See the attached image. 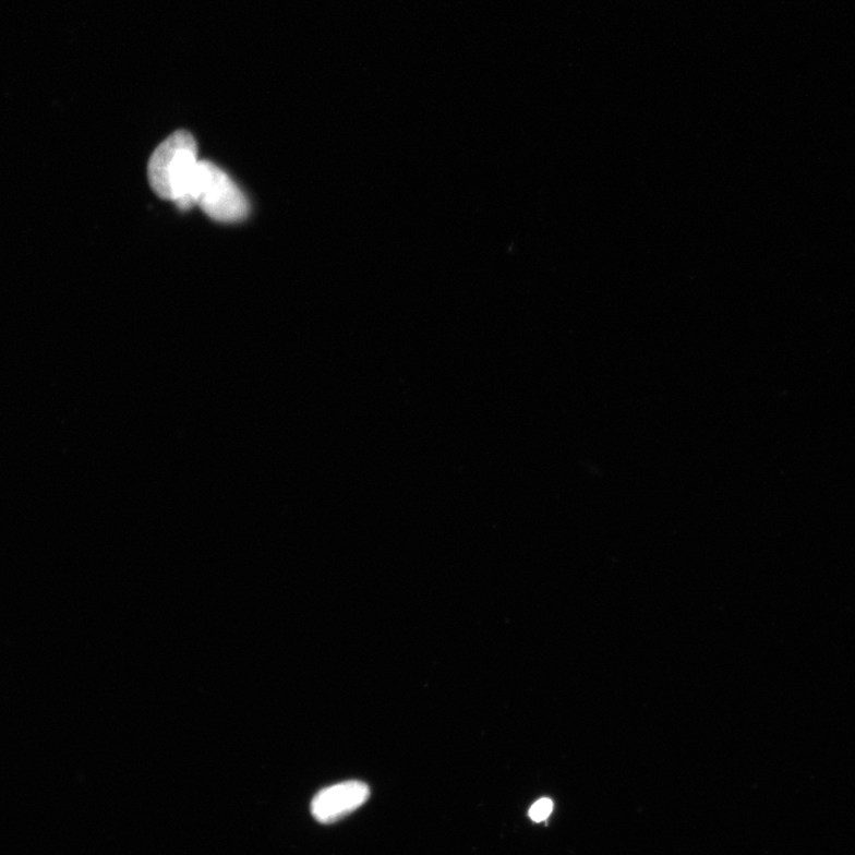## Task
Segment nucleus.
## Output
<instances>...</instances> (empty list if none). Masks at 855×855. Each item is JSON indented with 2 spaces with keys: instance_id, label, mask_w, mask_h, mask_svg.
<instances>
[{
  "instance_id": "1",
  "label": "nucleus",
  "mask_w": 855,
  "mask_h": 855,
  "mask_svg": "<svg viewBox=\"0 0 855 855\" xmlns=\"http://www.w3.org/2000/svg\"><path fill=\"white\" fill-rule=\"evenodd\" d=\"M197 144L189 131H177L157 146L148 166V179L157 196L180 209L193 207L191 191L198 166Z\"/></svg>"
},
{
  "instance_id": "3",
  "label": "nucleus",
  "mask_w": 855,
  "mask_h": 855,
  "mask_svg": "<svg viewBox=\"0 0 855 855\" xmlns=\"http://www.w3.org/2000/svg\"><path fill=\"white\" fill-rule=\"evenodd\" d=\"M370 787L360 781H347L326 787L312 802V814L320 823H336L366 804Z\"/></svg>"
},
{
  "instance_id": "4",
  "label": "nucleus",
  "mask_w": 855,
  "mask_h": 855,
  "mask_svg": "<svg viewBox=\"0 0 855 855\" xmlns=\"http://www.w3.org/2000/svg\"><path fill=\"white\" fill-rule=\"evenodd\" d=\"M554 808L553 800L551 798H541L533 804L529 810V817L534 822H542L550 818Z\"/></svg>"
},
{
  "instance_id": "2",
  "label": "nucleus",
  "mask_w": 855,
  "mask_h": 855,
  "mask_svg": "<svg viewBox=\"0 0 855 855\" xmlns=\"http://www.w3.org/2000/svg\"><path fill=\"white\" fill-rule=\"evenodd\" d=\"M191 202L216 221L232 224L249 216V200L237 183L209 160H200L191 191Z\"/></svg>"
}]
</instances>
